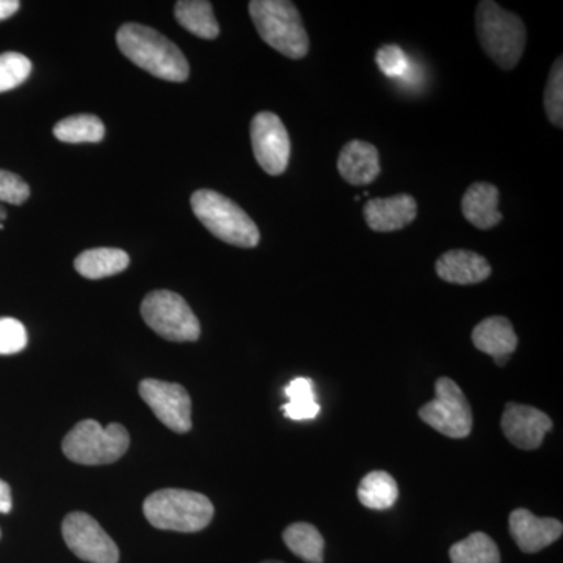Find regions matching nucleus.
Wrapping results in <instances>:
<instances>
[{
	"label": "nucleus",
	"mask_w": 563,
	"mask_h": 563,
	"mask_svg": "<svg viewBox=\"0 0 563 563\" xmlns=\"http://www.w3.org/2000/svg\"><path fill=\"white\" fill-rule=\"evenodd\" d=\"M398 484L391 474L373 472L363 477L357 496L363 506L373 510L391 509L398 501Z\"/></svg>",
	"instance_id": "4be33fe9"
},
{
	"label": "nucleus",
	"mask_w": 563,
	"mask_h": 563,
	"mask_svg": "<svg viewBox=\"0 0 563 563\" xmlns=\"http://www.w3.org/2000/svg\"><path fill=\"white\" fill-rule=\"evenodd\" d=\"M21 3L18 0H0V21L9 20L18 10Z\"/></svg>",
	"instance_id": "2f4dec72"
},
{
	"label": "nucleus",
	"mask_w": 563,
	"mask_h": 563,
	"mask_svg": "<svg viewBox=\"0 0 563 563\" xmlns=\"http://www.w3.org/2000/svg\"><path fill=\"white\" fill-rule=\"evenodd\" d=\"M176 20L185 31L203 40L220 35V25L214 18L213 7L207 0H180L174 9Z\"/></svg>",
	"instance_id": "aec40b11"
},
{
	"label": "nucleus",
	"mask_w": 563,
	"mask_h": 563,
	"mask_svg": "<svg viewBox=\"0 0 563 563\" xmlns=\"http://www.w3.org/2000/svg\"><path fill=\"white\" fill-rule=\"evenodd\" d=\"M420 418L450 439H465L472 433L473 413L462 388L450 377L435 384V398L420 409Z\"/></svg>",
	"instance_id": "6e6552de"
},
{
	"label": "nucleus",
	"mask_w": 563,
	"mask_h": 563,
	"mask_svg": "<svg viewBox=\"0 0 563 563\" xmlns=\"http://www.w3.org/2000/svg\"><path fill=\"white\" fill-rule=\"evenodd\" d=\"M139 390L141 399L166 428L176 433L191 431V398L181 385L146 379Z\"/></svg>",
	"instance_id": "9b49d317"
},
{
	"label": "nucleus",
	"mask_w": 563,
	"mask_h": 563,
	"mask_svg": "<svg viewBox=\"0 0 563 563\" xmlns=\"http://www.w3.org/2000/svg\"><path fill=\"white\" fill-rule=\"evenodd\" d=\"M63 539L77 558L90 563H118L120 550L101 525L84 512H73L63 520Z\"/></svg>",
	"instance_id": "9d476101"
},
{
	"label": "nucleus",
	"mask_w": 563,
	"mask_h": 563,
	"mask_svg": "<svg viewBox=\"0 0 563 563\" xmlns=\"http://www.w3.org/2000/svg\"><path fill=\"white\" fill-rule=\"evenodd\" d=\"M363 213L372 231L396 232L412 224L418 214V203L410 195L369 199Z\"/></svg>",
	"instance_id": "4468645a"
},
{
	"label": "nucleus",
	"mask_w": 563,
	"mask_h": 563,
	"mask_svg": "<svg viewBox=\"0 0 563 563\" xmlns=\"http://www.w3.org/2000/svg\"><path fill=\"white\" fill-rule=\"evenodd\" d=\"M7 218V211L3 209L2 206H0V224H3V220Z\"/></svg>",
	"instance_id": "473e14b6"
},
{
	"label": "nucleus",
	"mask_w": 563,
	"mask_h": 563,
	"mask_svg": "<svg viewBox=\"0 0 563 563\" xmlns=\"http://www.w3.org/2000/svg\"><path fill=\"white\" fill-rule=\"evenodd\" d=\"M284 542L292 554L307 563L324 561V539L310 523H295L284 531Z\"/></svg>",
	"instance_id": "5701e85b"
},
{
	"label": "nucleus",
	"mask_w": 563,
	"mask_h": 563,
	"mask_svg": "<svg viewBox=\"0 0 563 563\" xmlns=\"http://www.w3.org/2000/svg\"><path fill=\"white\" fill-rule=\"evenodd\" d=\"M146 520L163 531L199 532L213 520V504L201 493L165 488L147 496L143 504Z\"/></svg>",
	"instance_id": "7ed1b4c3"
},
{
	"label": "nucleus",
	"mask_w": 563,
	"mask_h": 563,
	"mask_svg": "<svg viewBox=\"0 0 563 563\" xmlns=\"http://www.w3.org/2000/svg\"><path fill=\"white\" fill-rule=\"evenodd\" d=\"M255 161L269 176H280L290 163L291 143L284 122L272 111H261L251 122Z\"/></svg>",
	"instance_id": "1a4fd4ad"
},
{
	"label": "nucleus",
	"mask_w": 563,
	"mask_h": 563,
	"mask_svg": "<svg viewBox=\"0 0 563 563\" xmlns=\"http://www.w3.org/2000/svg\"><path fill=\"white\" fill-rule=\"evenodd\" d=\"M31 74L32 62L25 55L16 52L0 55V92L21 87Z\"/></svg>",
	"instance_id": "bb28decb"
},
{
	"label": "nucleus",
	"mask_w": 563,
	"mask_h": 563,
	"mask_svg": "<svg viewBox=\"0 0 563 563\" xmlns=\"http://www.w3.org/2000/svg\"><path fill=\"white\" fill-rule=\"evenodd\" d=\"M453 563H501V554L492 537L484 532H474L450 550Z\"/></svg>",
	"instance_id": "393cba45"
},
{
	"label": "nucleus",
	"mask_w": 563,
	"mask_h": 563,
	"mask_svg": "<svg viewBox=\"0 0 563 563\" xmlns=\"http://www.w3.org/2000/svg\"><path fill=\"white\" fill-rule=\"evenodd\" d=\"M544 111L548 120L555 128H563V60L559 57L548 76L547 88H544Z\"/></svg>",
	"instance_id": "a878e982"
},
{
	"label": "nucleus",
	"mask_w": 563,
	"mask_h": 563,
	"mask_svg": "<svg viewBox=\"0 0 563 563\" xmlns=\"http://www.w3.org/2000/svg\"><path fill=\"white\" fill-rule=\"evenodd\" d=\"M376 63L385 76L393 77V79L406 76L409 70V58H407L406 52L396 44L380 47L376 54Z\"/></svg>",
	"instance_id": "c85d7f7f"
},
{
	"label": "nucleus",
	"mask_w": 563,
	"mask_h": 563,
	"mask_svg": "<svg viewBox=\"0 0 563 563\" xmlns=\"http://www.w3.org/2000/svg\"><path fill=\"white\" fill-rule=\"evenodd\" d=\"M11 506L13 501H11L10 485L0 479V514H9Z\"/></svg>",
	"instance_id": "7c9ffc66"
},
{
	"label": "nucleus",
	"mask_w": 563,
	"mask_h": 563,
	"mask_svg": "<svg viewBox=\"0 0 563 563\" xmlns=\"http://www.w3.org/2000/svg\"><path fill=\"white\" fill-rule=\"evenodd\" d=\"M476 32L481 46L496 65L510 70L520 63L526 47V27L517 14L492 0L477 5Z\"/></svg>",
	"instance_id": "20e7f679"
},
{
	"label": "nucleus",
	"mask_w": 563,
	"mask_h": 563,
	"mask_svg": "<svg viewBox=\"0 0 563 563\" xmlns=\"http://www.w3.org/2000/svg\"><path fill=\"white\" fill-rule=\"evenodd\" d=\"M501 428L514 446L532 451L543 443L544 435L553 428V421L536 407L509 402L504 409Z\"/></svg>",
	"instance_id": "f8f14e48"
},
{
	"label": "nucleus",
	"mask_w": 563,
	"mask_h": 563,
	"mask_svg": "<svg viewBox=\"0 0 563 563\" xmlns=\"http://www.w3.org/2000/svg\"><path fill=\"white\" fill-rule=\"evenodd\" d=\"M196 218L221 242L236 247L257 246L261 232L257 224L232 199L213 190H198L191 196Z\"/></svg>",
	"instance_id": "39448f33"
},
{
	"label": "nucleus",
	"mask_w": 563,
	"mask_h": 563,
	"mask_svg": "<svg viewBox=\"0 0 563 563\" xmlns=\"http://www.w3.org/2000/svg\"><path fill=\"white\" fill-rule=\"evenodd\" d=\"M54 135L69 144L101 143L106 136V125L95 114H76L58 122Z\"/></svg>",
	"instance_id": "b1692460"
},
{
	"label": "nucleus",
	"mask_w": 563,
	"mask_h": 563,
	"mask_svg": "<svg viewBox=\"0 0 563 563\" xmlns=\"http://www.w3.org/2000/svg\"><path fill=\"white\" fill-rule=\"evenodd\" d=\"M141 314L152 331L169 342H196L201 335L198 318L177 292H150L141 303Z\"/></svg>",
	"instance_id": "0eeeda50"
},
{
	"label": "nucleus",
	"mask_w": 563,
	"mask_h": 563,
	"mask_svg": "<svg viewBox=\"0 0 563 563\" xmlns=\"http://www.w3.org/2000/svg\"><path fill=\"white\" fill-rule=\"evenodd\" d=\"M27 331L14 318H0V355L18 354L27 346Z\"/></svg>",
	"instance_id": "cd10ccee"
},
{
	"label": "nucleus",
	"mask_w": 563,
	"mask_h": 563,
	"mask_svg": "<svg viewBox=\"0 0 563 563\" xmlns=\"http://www.w3.org/2000/svg\"><path fill=\"white\" fill-rule=\"evenodd\" d=\"M118 47L125 57L154 77L168 81H185L190 65L184 52L162 33L141 24H124L118 31Z\"/></svg>",
	"instance_id": "f257e3e1"
},
{
	"label": "nucleus",
	"mask_w": 563,
	"mask_h": 563,
	"mask_svg": "<svg viewBox=\"0 0 563 563\" xmlns=\"http://www.w3.org/2000/svg\"><path fill=\"white\" fill-rule=\"evenodd\" d=\"M440 279L448 284L476 285L488 279L492 274L490 263L477 252L453 250L440 255L435 263Z\"/></svg>",
	"instance_id": "2eb2a0df"
},
{
	"label": "nucleus",
	"mask_w": 563,
	"mask_h": 563,
	"mask_svg": "<svg viewBox=\"0 0 563 563\" xmlns=\"http://www.w3.org/2000/svg\"><path fill=\"white\" fill-rule=\"evenodd\" d=\"M499 190L487 181H476L470 185L462 198L463 217L472 222L474 228L488 231L503 221V213L498 210Z\"/></svg>",
	"instance_id": "a211bd4d"
},
{
	"label": "nucleus",
	"mask_w": 563,
	"mask_h": 563,
	"mask_svg": "<svg viewBox=\"0 0 563 563\" xmlns=\"http://www.w3.org/2000/svg\"><path fill=\"white\" fill-rule=\"evenodd\" d=\"M131 257L128 252L117 247H96L81 252L74 262L76 272L87 279L98 280L103 277L114 276L128 269Z\"/></svg>",
	"instance_id": "6ab92c4d"
},
{
	"label": "nucleus",
	"mask_w": 563,
	"mask_h": 563,
	"mask_svg": "<svg viewBox=\"0 0 563 563\" xmlns=\"http://www.w3.org/2000/svg\"><path fill=\"white\" fill-rule=\"evenodd\" d=\"M131 437L124 426L111 422L102 428L98 421L85 420L66 433L62 450L70 462L80 465H107L125 454Z\"/></svg>",
	"instance_id": "423d86ee"
},
{
	"label": "nucleus",
	"mask_w": 563,
	"mask_h": 563,
	"mask_svg": "<svg viewBox=\"0 0 563 563\" xmlns=\"http://www.w3.org/2000/svg\"><path fill=\"white\" fill-rule=\"evenodd\" d=\"M510 536L523 553L544 550L562 537L563 526L555 518H539L526 509H517L509 518Z\"/></svg>",
	"instance_id": "ddd939ff"
},
{
	"label": "nucleus",
	"mask_w": 563,
	"mask_h": 563,
	"mask_svg": "<svg viewBox=\"0 0 563 563\" xmlns=\"http://www.w3.org/2000/svg\"><path fill=\"white\" fill-rule=\"evenodd\" d=\"M473 343L477 350L492 355L496 365L504 366L509 362L518 346V336L512 322L504 317L485 318L474 328Z\"/></svg>",
	"instance_id": "f3484780"
},
{
	"label": "nucleus",
	"mask_w": 563,
	"mask_h": 563,
	"mask_svg": "<svg viewBox=\"0 0 563 563\" xmlns=\"http://www.w3.org/2000/svg\"><path fill=\"white\" fill-rule=\"evenodd\" d=\"M339 173L354 187L372 184L380 174L379 151L365 141H350L340 152Z\"/></svg>",
	"instance_id": "dca6fc26"
},
{
	"label": "nucleus",
	"mask_w": 563,
	"mask_h": 563,
	"mask_svg": "<svg viewBox=\"0 0 563 563\" xmlns=\"http://www.w3.org/2000/svg\"><path fill=\"white\" fill-rule=\"evenodd\" d=\"M250 14L266 44L291 60L309 54L310 40L301 13L287 0H252Z\"/></svg>",
	"instance_id": "f03ea898"
},
{
	"label": "nucleus",
	"mask_w": 563,
	"mask_h": 563,
	"mask_svg": "<svg viewBox=\"0 0 563 563\" xmlns=\"http://www.w3.org/2000/svg\"><path fill=\"white\" fill-rule=\"evenodd\" d=\"M262 563H284V562H279V561H265V562H262Z\"/></svg>",
	"instance_id": "72a5a7b5"
},
{
	"label": "nucleus",
	"mask_w": 563,
	"mask_h": 563,
	"mask_svg": "<svg viewBox=\"0 0 563 563\" xmlns=\"http://www.w3.org/2000/svg\"><path fill=\"white\" fill-rule=\"evenodd\" d=\"M288 402L282 407L284 415L292 421L314 420L321 412L320 404L314 395L313 380L307 377H296L285 387Z\"/></svg>",
	"instance_id": "412c9836"
},
{
	"label": "nucleus",
	"mask_w": 563,
	"mask_h": 563,
	"mask_svg": "<svg viewBox=\"0 0 563 563\" xmlns=\"http://www.w3.org/2000/svg\"><path fill=\"white\" fill-rule=\"evenodd\" d=\"M31 198V187L16 174L0 169V202L21 206Z\"/></svg>",
	"instance_id": "c756f323"
}]
</instances>
